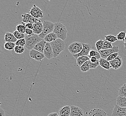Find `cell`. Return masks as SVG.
<instances>
[{
    "instance_id": "obj_34",
    "label": "cell",
    "mask_w": 126,
    "mask_h": 116,
    "mask_svg": "<svg viewBox=\"0 0 126 116\" xmlns=\"http://www.w3.org/2000/svg\"><path fill=\"white\" fill-rule=\"evenodd\" d=\"M99 65H100L99 60H97V62L95 63H92L90 61V69H96Z\"/></svg>"
},
{
    "instance_id": "obj_41",
    "label": "cell",
    "mask_w": 126,
    "mask_h": 116,
    "mask_svg": "<svg viewBox=\"0 0 126 116\" xmlns=\"http://www.w3.org/2000/svg\"><path fill=\"white\" fill-rule=\"evenodd\" d=\"M95 57H96V58H97V60H99L100 59V58H101V56L100 54L99 53V52H98V51H97L96 55L95 56Z\"/></svg>"
},
{
    "instance_id": "obj_5",
    "label": "cell",
    "mask_w": 126,
    "mask_h": 116,
    "mask_svg": "<svg viewBox=\"0 0 126 116\" xmlns=\"http://www.w3.org/2000/svg\"><path fill=\"white\" fill-rule=\"evenodd\" d=\"M83 46L82 43L78 42H75L70 44L68 46V50L73 55L80 53L82 50Z\"/></svg>"
},
{
    "instance_id": "obj_13",
    "label": "cell",
    "mask_w": 126,
    "mask_h": 116,
    "mask_svg": "<svg viewBox=\"0 0 126 116\" xmlns=\"http://www.w3.org/2000/svg\"><path fill=\"white\" fill-rule=\"evenodd\" d=\"M87 116H108V115L102 109H94L89 112Z\"/></svg>"
},
{
    "instance_id": "obj_42",
    "label": "cell",
    "mask_w": 126,
    "mask_h": 116,
    "mask_svg": "<svg viewBox=\"0 0 126 116\" xmlns=\"http://www.w3.org/2000/svg\"><path fill=\"white\" fill-rule=\"evenodd\" d=\"M47 116H60V115L57 113H52L49 114Z\"/></svg>"
},
{
    "instance_id": "obj_31",
    "label": "cell",
    "mask_w": 126,
    "mask_h": 116,
    "mask_svg": "<svg viewBox=\"0 0 126 116\" xmlns=\"http://www.w3.org/2000/svg\"><path fill=\"white\" fill-rule=\"evenodd\" d=\"M113 47H114V46H113L112 43H110L109 42L104 40V43L103 44V46L102 47V50H107V49H112L113 48Z\"/></svg>"
},
{
    "instance_id": "obj_18",
    "label": "cell",
    "mask_w": 126,
    "mask_h": 116,
    "mask_svg": "<svg viewBox=\"0 0 126 116\" xmlns=\"http://www.w3.org/2000/svg\"><path fill=\"white\" fill-rule=\"evenodd\" d=\"M46 42L45 41L44 39L42 40L41 41L39 42V43L37 44L35 46H34V49L39 51V52H41L42 53H44V49L46 44Z\"/></svg>"
},
{
    "instance_id": "obj_16",
    "label": "cell",
    "mask_w": 126,
    "mask_h": 116,
    "mask_svg": "<svg viewBox=\"0 0 126 116\" xmlns=\"http://www.w3.org/2000/svg\"><path fill=\"white\" fill-rule=\"evenodd\" d=\"M4 39L5 43H13L15 44L17 40L13 33L10 32H7L5 33Z\"/></svg>"
},
{
    "instance_id": "obj_12",
    "label": "cell",
    "mask_w": 126,
    "mask_h": 116,
    "mask_svg": "<svg viewBox=\"0 0 126 116\" xmlns=\"http://www.w3.org/2000/svg\"><path fill=\"white\" fill-rule=\"evenodd\" d=\"M109 62L111 68L115 70L120 68L123 64V60L121 57L120 56H118L117 58L110 61Z\"/></svg>"
},
{
    "instance_id": "obj_4",
    "label": "cell",
    "mask_w": 126,
    "mask_h": 116,
    "mask_svg": "<svg viewBox=\"0 0 126 116\" xmlns=\"http://www.w3.org/2000/svg\"><path fill=\"white\" fill-rule=\"evenodd\" d=\"M55 23L49 21H45L43 22V30L39 37L44 39L49 34L53 32Z\"/></svg>"
},
{
    "instance_id": "obj_11",
    "label": "cell",
    "mask_w": 126,
    "mask_h": 116,
    "mask_svg": "<svg viewBox=\"0 0 126 116\" xmlns=\"http://www.w3.org/2000/svg\"><path fill=\"white\" fill-rule=\"evenodd\" d=\"M43 53L45 57L47 59H50L54 58L53 51L50 43H47Z\"/></svg>"
},
{
    "instance_id": "obj_14",
    "label": "cell",
    "mask_w": 126,
    "mask_h": 116,
    "mask_svg": "<svg viewBox=\"0 0 126 116\" xmlns=\"http://www.w3.org/2000/svg\"><path fill=\"white\" fill-rule=\"evenodd\" d=\"M70 107V116H85L84 112L80 107L73 105Z\"/></svg>"
},
{
    "instance_id": "obj_15",
    "label": "cell",
    "mask_w": 126,
    "mask_h": 116,
    "mask_svg": "<svg viewBox=\"0 0 126 116\" xmlns=\"http://www.w3.org/2000/svg\"><path fill=\"white\" fill-rule=\"evenodd\" d=\"M34 28L33 31L34 34L39 35L41 34L43 30V22L41 21L38 22L33 24Z\"/></svg>"
},
{
    "instance_id": "obj_23",
    "label": "cell",
    "mask_w": 126,
    "mask_h": 116,
    "mask_svg": "<svg viewBox=\"0 0 126 116\" xmlns=\"http://www.w3.org/2000/svg\"><path fill=\"white\" fill-rule=\"evenodd\" d=\"M90 60L86 61L80 67V70L83 72H87L90 71Z\"/></svg>"
},
{
    "instance_id": "obj_40",
    "label": "cell",
    "mask_w": 126,
    "mask_h": 116,
    "mask_svg": "<svg viewBox=\"0 0 126 116\" xmlns=\"http://www.w3.org/2000/svg\"><path fill=\"white\" fill-rule=\"evenodd\" d=\"M97 58L95 57H91L90 58V61H91V62L92 63H95L97 62Z\"/></svg>"
},
{
    "instance_id": "obj_6",
    "label": "cell",
    "mask_w": 126,
    "mask_h": 116,
    "mask_svg": "<svg viewBox=\"0 0 126 116\" xmlns=\"http://www.w3.org/2000/svg\"><path fill=\"white\" fill-rule=\"evenodd\" d=\"M29 14L34 18L39 19L44 17V11L35 4L31 8Z\"/></svg>"
},
{
    "instance_id": "obj_26",
    "label": "cell",
    "mask_w": 126,
    "mask_h": 116,
    "mask_svg": "<svg viewBox=\"0 0 126 116\" xmlns=\"http://www.w3.org/2000/svg\"><path fill=\"white\" fill-rule=\"evenodd\" d=\"M119 96L126 97V84L123 85L119 90Z\"/></svg>"
},
{
    "instance_id": "obj_43",
    "label": "cell",
    "mask_w": 126,
    "mask_h": 116,
    "mask_svg": "<svg viewBox=\"0 0 126 116\" xmlns=\"http://www.w3.org/2000/svg\"><path fill=\"white\" fill-rule=\"evenodd\" d=\"M124 46L125 49L126 50V38L125 39V40H124Z\"/></svg>"
},
{
    "instance_id": "obj_38",
    "label": "cell",
    "mask_w": 126,
    "mask_h": 116,
    "mask_svg": "<svg viewBox=\"0 0 126 116\" xmlns=\"http://www.w3.org/2000/svg\"><path fill=\"white\" fill-rule=\"evenodd\" d=\"M25 34H26L28 36H32L33 35H34V34L32 29H27V28L26 29Z\"/></svg>"
},
{
    "instance_id": "obj_17",
    "label": "cell",
    "mask_w": 126,
    "mask_h": 116,
    "mask_svg": "<svg viewBox=\"0 0 126 116\" xmlns=\"http://www.w3.org/2000/svg\"><path fill=\"white\" fill-rule=\"evenodd\" d=\"M60 116H70L71 107L66 105L61 108L59 111Z\"/></svg>"
},
{
    "instance_id": "obj_39",
    "label": "cell",
    "mask_w": 126,
    "mask_h": 116,
    "mask_svg": "<svg viewBox=\"0 0 126 116\" xmlns=\"http://www.w3.org/2000/svg\"><path fill=\"white\" fill-rule=\"evenodd\" d=\"M0 116H5V111L1 108H0Z\"/></svg>"
},
{
    "instance_id": "obj_24",
    "label": "cell",
    "mask_w": 126,
    "mask_h": 116,
    "mask_svg": "<svg viewBox=\"0 0 126 116\" xmlns=\"http://www.w3.org/2000/svg\"><path fill=\"white\" fill-rule=\"evenodd\" d=\"M105 40L111 43H114L117 41L118 40L117 38V37L114 35H107L105 36Z\"/></svg>"
},
{
    "instance_id": "obj_25",
    "label": "cell",
    "mask_w": 126,
    "mask_h": 116,
    "mask_svg": "<svg viewBox=\"0 0 126 116\" xmlns=\"http://www.w3.org/2000/svg\"><path fill=\"white\" fill-rule=\"evenodd\" d=\"M15 43H5L4 44V48L7 51H11L14 50L16 46Z\"/></svg>"
},
{
    "instance_id": "obj_37",
    "label": "cell",
    "mask_w": 126,
    "mask_h": 116,
    "mask_svg": "<svg viewBox=\"0 0 126 116\" xmlns=\"http://www.w3.org/2000/svg\"><path fill=\"white\" fill-rule=\"evenodd\" d=\"M96 53H97V51H95L94 50H91V51H90L89 56H88L90 58L91 57H95V56L96 55Z\"/></svg>"
},
{
    "instance_id": "obj_3",
    "label": "cell",
    "mask_w": 126,
    "mask_h": 116,
    "mask_svg": "<svg viewBox=\"0 0 126 116\" xmlns=\"http://www.w3.org/2000/svg\"><path fill=\"white\" fill-rule=\"evenodd\" d=\"M25 39L26 40V44L25 46V48L30 51L34 49L37 44L43 40V39L40 38L38 35L36 34H34L31 36H26Z\"/></svg>"
},
{
    "instance_id": "obj_22",
    "label": "cell",
    "mask_w": 126,
    "mask_h": 116,
    "mask_svg": "<svg viewBox=\"0 0 126 116\" xmlns=\"http://www.w3.org/2000/svg\"><path fill=\"white\" fill-rule=\"evenodd\" d=\"M117 104L119 106L126 107V97L118 96L116 100Z\"/></svg>"
},
{
    "instance_id": "obj_19",
    "label": "cell",
    "mask_w": 126,
    "mask_h": 116,
    "mask_svg": "<svg viewBox=\"0 0 126 116\" xmlns=\"http://www.w3.org/2000/svg\"><path fill=\"white\" fill-rule=\"evenodd\" d=\"M100 66L107 70H109L111 68L110 63L106 59L101 58L99 60Z\"/></svg>"
},
{
    "instance_id": "obj_10",
    "label": "cell",
    "mask_w": 126,
    "mask_h": 116,
    "mask_svg": "<svg viewBox=\"0 0 126 116\" xmlns=\"http://www.w3.org/2000/svg\"><path fill=\"white\" fill-rule=\"evenodd\" d=\"M29 55L31 58L38 61H41L44 58H45L44 53L34 49H32L30 51Z\"/></svg>"
},
{
    "instance_id": "obj_29",
    "label": "cell",
    "mask_w": 126,
    "mask_h": 116,
    "mask_svg": "<svg viewBox=\"0 0 126 116\" xmlns=\"http://www.w3.org/2000/svg\"><path fill=\"white\" fill-rule=\"evenodd\" d=\"M14 51L17 54H22L25 51L24 46H16L14 49Z\"/></svg>"
},
{
    "instance_id": "obj_36",
    "label": "cell",
    "mask_w": 126,
    "mask_h": 116,
    "mask_svg": "<svg viewBox=\"0 0 126 116\" xmlns=\"http://www.w3.org/2000/svg\"><path fill=\"white\" fill-rule=\"evenodd\" d=\"M21 24H22L24 25V26H25V27H26V28L27 29H33L34 28V27H33V24H32V23H27V24H25L24 22H21Z\"/></svg>"
},
{
    "instance_id": "obj_7",
    "label": "cell",
    "mask_w": 126,
    "mask_h": 116,
    "mask_svg": "<svg viewBox=\"0 0 126 116\" xmlns=\"http://www.w3.org/2000/svg\"><path fill=\"white\" fill-rule=\"evenodd\" d=\"M119 50V47L118 46H114L112 49H107V50H102L99 51L101 58L107 59V58L111 54L115 53H118Z\"/></svg>"
},
{
    "instance_id": "obj_32",
    "label": "cell",
    "mask_w": 126,
    "mask_h": 116,
    "mask_svg": "<svg viewBox=\"0 0 126 116\" xmlns=\"http://www.w3.org/2000/svg\"><path fill=\"white\" fill-rule=\"evenodd\" d=\"M126 33L125 32H120L117 35V38L118 40L123 41L124 42L125 39L126 38Z\"/></svg>"
},
{
    "instance_id": "obj_33",
    "label": "cell",
    "mask_w": 126,
    "mask_h": 116,
    "mask_svg": "<svg viewBox=\"0 0 126 116\" xmlns=\"http://www.w3.org/2000/svg\"><path fill=\"white\" fill-rule=\"evenodd\" d=\"M15 44L16 46H25L26 44V40L25 39L17 40L16 43H15Z\"/></svg>"
},
{
    "instance_id": "obj_35",
    "label": "cell",
    "mask_w": 126,
    "mask_h": 116,
    "mask_svg": "<svg viewBox=\"0 0 126 116\" xmlns=\"http://www.w3.org/2000/svg\"><path fill=\"white\" fill-rule=\"evenodd\" d=\"M119 56V54L118 53H113L111 54L107 58V60L109 62L110 61L113 60L114 59H115V58H117L118 56Z\"/></svg>"
},
{
    "instance_id": "obj_8",
    "label": "cell",
    "mask_w": 126,
    "mask_h": 116,
    "mask_svg": "<svg viewBox=\"0 0 126 116\" xmlns=\"http://www.w3.org/2000/svg\"><path fill=\"white\" fill-rule=\"evenodd\" d=\"M112 116H126V107L115 104L112 112Z\"/></svg>"
},
{
    "instance_id": "obj_2",
    "label": "cell",
    "mask_w": 126,
    "mask_h": 116,
    "mask_svg": "<svg viewBox=\"0 0 126 116\" xmlns=\"http://www.w3.org/2000/svg\"><path fill=\"white\" fill-rule=\"evenodd\" d=\"M53 50L54 58H56L64 51L65 44L64 41L60 39H57L55 41L50 43Z\"/></svg>"
},
{
    "instance_id": "obj_1",
    "label": "cell",
    "mask_w": 126,
    "mask_h": 116,
    "mask_svg": "<svg viewBox=\"0 0 126 116\" xmlns=\"http://www.w3.org/2000/svg\"><path fill=\"white\" fill-rule=\"evenodd\" d=\"M53 32L56 35L58 39H61L64 41L67 38L68 30L64 25L58 22L55 23Z\"/></svg>"
},
{
    "instance_id": "obj_20",
    "label": "cell",
    "mask_w": 126,
    "mask_h": 116,
    "mask_svg": "<svg viewBox=\"0 0 126 116\" xmlns=\"http://www.w3.org/2000/svg\"><path fill=\"white\" fill-rule=\"evenodd\" d=\"M58 38L56 34L54 32H52L47 34L44 39L47 43L50 44L51 43L55 41Z\"/></svg>"
},
{
    "instance_id": "obj_30",
    "label": "cell",
    "mask_w": 126,
    "mask_h": 116,
    "mask_svg": "<svg viewBox=\"0 0 126 116\" xmlns=\"http://www.w3.org/2000/svg\"><path fill=\"white\" fill-rule=\"evenodd\" d=\"M13 34H14L15 37H16V38L17 40L25 39V38L26 37V35H25L24 34L21 33L17 31L16 30L13 32Z\"/></svg>"
},
{
    "instance_id": "obj_27",
    "label": "cell",
    "mask_w": 126,
    "mask_h": 116,
    "mask_svg": "<svg viewBox=\"0 0 126 116\" xmlns=\"http://www.w3.org/2000/svg\"><path fill=\"white\" fill-rule=\"evenodd\" d=\"M104 43V40H103L102 39H100L98 41L96 42L95 44V46L98 51L102 50L103 44Z\"/></svg>"
},
{
    "instance_id": "obj_21",
    "label": "cell",
    "mask_w": 126,
    "mask_h": 116,
    "mask_svg": "<svg viewBox=\"0 0 126 116\" xmlns=\"http://www.w3.org/2000/svg\"><path fill=\"white\" fill-rule=\"evenodd\" d=\"M90 58L87 56H80L77 59V65L79 67H81L84 63H85L86 61L90 60Z\"/></svg>"
},
{
    "instance_id": "obj_28",
    "label": "cell",
    "mask_w": 126,
    "mask_h": 116,
    "mask_svg": "<svg viewBox=\"0 0 126 116\" xmlns=\"http://www.w3.org/2000/svg\"><path fill=\"white\" fill-rule=\"evenodd\" d=\"M26 27L24 25L21 24L18 25H17L16 27V30L17 31L19 32L22 34H24L26 33Z\"/></svg>"
},
{
    "instance_id": "obj_9",
    "label": "cell",
    "mask_w": 126,
    "mask_h": 116,
    "mask_svg": "<svg viewBox=\"0 0 126 116\" xmlns=\"http://www.w3.org/2000/svg\"><path fill=\"white\" fill-rule=\"evenodd\" d=\"M83 47L82 51L80 53L78 54L75 55H73V56L77 59L78 58L80 57V56H88L90 53V51L91 50V46L90 44H82Z\"/></svg>"
}]
</instances>
